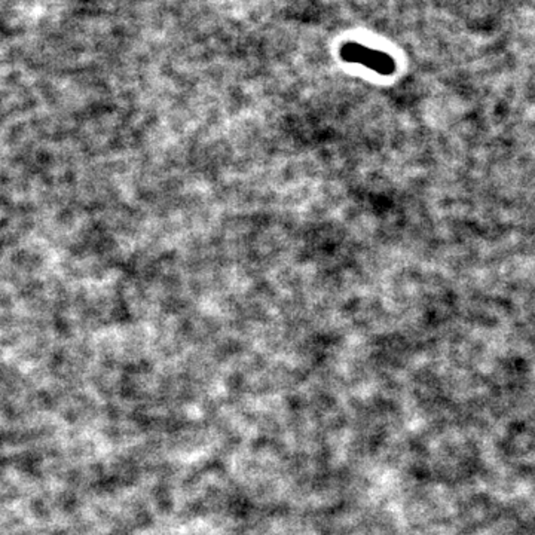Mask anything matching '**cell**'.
<instances>
[{"instance_id":"cell-1","label":"cell","mask_w":535,"mask_h":535,"mask_svg":"<svg viewBox=\"0 0 535 535\" xmlns=\"http://www.w3.org/2000/svg\"><path fill=\"white\" fill-rule=\"evenodd\" d=\"M339 55L345 63L361 64L363 68L370 69L383 77H390L396 72V61L392 55H388L384 51L374 50L359 42L344 44L339 50Z\"/></svg>"}]
</instances>
